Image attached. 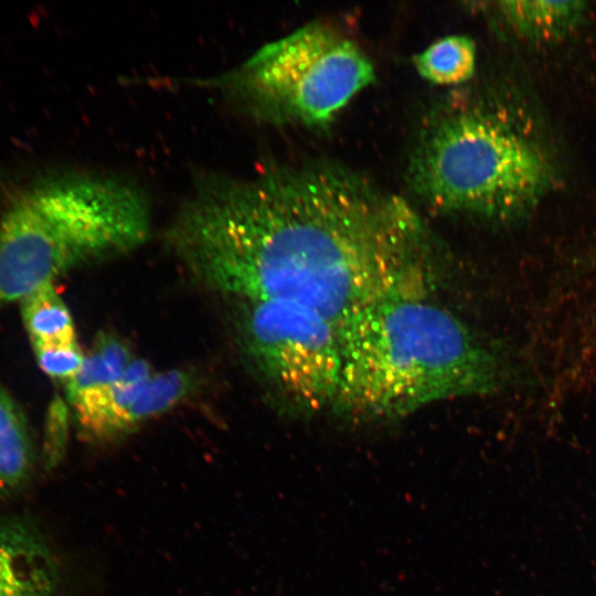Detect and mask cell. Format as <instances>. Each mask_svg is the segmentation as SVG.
Segmentation results:
<instances>
[{"instance_id": "cell-5", "label": "cell", "mask_w": 596, "mask_h": 596, "mask_svg": "<svg viewBox=\"0 0 596 596\" xmlns=\"http://www.w3.org/2000/svg\"><path fill=\"white\" fill-rule=\"evenodd\" d=\"M373 81V64L358 44L310 23L205 83L260 120L322 126Z\"/></svg>"}, {"instance_id": "cell-4", "label": "cell", "mask_w": 596, "mask_h": 596, "mask_svg": "<svg viewBox=\"0 0 596 596\" xmlns=\"http://www.w3.org/2000/svg\"><path fill=\"white\" fill-rule=\"evenodd\" d=\"M411 184L437 212L504 221L551 189L542 147L499 110L451 104L427 123L414 150Z\"/></svg>"}, {"instance_id": "cell-12", "label": "cell", "mask_w": 596, "mask_h": 596, "mask_svg": "<svg viewBox=\"0 0 596 596\" xmlns=\"http://www.w3.org/2000/svg\"><path fill=\"white\" fill-rule=\"evenodd\" d=\"M190 372L171 370L153 373L126 415L127 430L178 404L191 390Z\"/></svg>"}, {"instance_id": "cell-3", "label": "cell", "mask_w": 596, "mask_h": 596, "mask_svg": "<svg viewBox=\"0 0 596 596\" xmlns=\"http://www.w3.org/2000/svg\"><path fill=\"white\" fill-rule=\"evenodd\" d=\"M149 231L147 198L126 181L75 174L23 188L0 213V307L81 263L137 247Z\"/></svg>"}, {"instance_id": "cell-6", "label": "cell", "mask_w": 596, "mask_h": 596, "mask_svg": "<svg viewBox=\"0 0 596 596\" xmlns=\"http://www.w3.org/2000/svg\"><path fill=\"white\" fill-rule=\"evenodd\" d=\"M236 304L245 348L273 393L299 414L332 409L342 368L340 328L290 301Z\"/></svg>"}, {"instance_id": "cell-13", "label": "cell", "mask_w": 596, "mask_h": 596, "mask_svg": "<svg viewBox=\"0 0 596 596\" xmlns=\"http://www.w3.org/2000/svg\"><path fill=\"white\" fill-rule=\"evenodd\" d=\"M32 347L41 370L54 379L68 381L78 371L84 360L76 342Z\"/></svg>"}, {"instance_id": "cell-9", "label": "cell", "mask_w": 596, "mask_h": 596, "mask_svg": "<svg viewBox=\"0 0 596 596\" xmlns=\"http://www.w3.org/2000/svg\"><path fill=\"white\" fill-rule=\"evenodd\" d=\"M31 461V440L24 417L0 387V490L21 485L29 475Z\"/></svg>"}, {"instance_id": "cell-10", "label": "cell", "mask_w": 596, "mask_h": 596, "mask_svg": "<svg viewBox=\"0 0 596 596\" xmlns=\"http://www.w3.org/2000/svg\"><path fill=\"white\" fill-rule=\"evenodd\" d=\"M21 312L32 345L76 342L71 313L53 284L24 297Z\"/></svg>"}, {"instance_id": "cell-1", "label": "cell", "mask_w": 596, "mask_h": 596, "mask_svg": "<svg viewBox=\"0 0 596 596\" xmlns=\"http://www.w3.org/2000/svg\"><path fill=\"white\" fill-rule=\"evenodd\" d=\"M169 241L210 289L236 302L299 304L340 329L386 295L427 289L435 256L406 200L324 163L207 177Z\"/></svg>"}, {"instance_id": "cell-2", "label": "cell", "mask_w": 596, "mask_h": 596, "mask_svg": "<svg viewBox=\"0 0 596 596\" xmlns=\"http://www.w3.org/2000/svg\"><path fill=\"white\" fill-rule=\"evenodd\" d=\"M332 411L353 423L393 421L423 407L498 389V355L428 290L370 304L341 329Z\"/></svg>"}, {"instance_id": "cell-8", "label": "cell", "mask_w": 596, "mask_h": 596, "mask_svg": "<svg viewBox=\"0 0 596 596\" xmlns=\"http://www.w3.org/2000/svg\"><path fill=\"white\" fill-rule=\"evenodd\" d=\"M498 10L507 23L531 41H553L570 33L586 9L581 1H502Z\"/></svg>"}, {"instance_id": "cell-11", "label": "cell", "mask_w": 596, "mask_h": 596, "mask_svg": "<svg viewBox=\"0 0 596 596\" xmlns=\"http://www.w3.org/2000/svg\"><path fill=\"white\" fill-rule=\"evenodd\" d=\"M422 77L438 85H457L468 81L476 68V46L465 35L443 38L414 57Z\"/></svg>"}, {"instance_id": "cell-7", "label": "cell", "mask_w": 596, "mask_h": 596, "mask_svg": "<svg viewBox=\"0 0 596 596\" xmlns=\"http://www.w3.org/2000/svg\"><path fill=\"white\" fill-rule=\"evenodd\" d=\"M57 574L36 533L19 523H0V596H55Z\"/></svg>"}]
</instances>
